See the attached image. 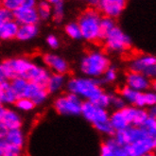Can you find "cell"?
<instances>
[{
  "instance_id": "obj_9",
  "label": "cell",
  "mask_w": 156,
  "mask_h": 156,
  "mask_svg": "<svg viewBox=\"0 0 156 156\" xmlns=\"http://www.w3.org/2000/svg\"><path fill=\"white\" fill-rule=\"evenodd\" d=\"M148 136L150 135L143 130L142 127L129 126L125 130L116 132L113 137L119 146L126 147L138 140L144 139Z\"/></svg>"
},
{
  "instance_id": "obj_24",
  "label": "cell",
  "mask_w": 156,
  "mask_h": 156,
  "mask_svg": "<svg viewBox=\"0 0 156 156\" xmlns=\"http://www.w3.org/2000/svg\"><path fill=\"white\" fill-rule=\"evenodd\" d=\"M36 3L37 0H0V5L12 12L19 8H35Z\"/></svg>"
},
{
  "instance_id": "obj_2",
  "label": "cell",
  "mask_w": 156,
  "mask_h": 156,
  "mask_svg": "<svg viewBox=\"0 0 156 156\" xmlns=\"http://www.w3.org/2000/svg\"><path fill=\"white\" fill-rule=\"evenodd\" d=\"M66 88L68 93L76 95L82 101H90L92 103H96L99 97L105 92L99 80L84 76L68 79Z\"/></svg>"
},
{
  "instance_id": "obj_44",
  "label": "cell",
  "mask_w": 156,
  "mask_h": 156,
  "mask_svg": "<svg viewBox=\"0 0 156 156\" xmlns=\"http://www.w3.org/2000/svg\"><path fill=\"white\" fill-rule=\"evenodd\" d=\"M47 1H48L51 5H55L60 2H63V0H47Z\"/></svg>"
},
{
  "instance_id": "obj_17",
  "label": "cell",
  "mask_w": 156,
  "mask_h": 156,
  "mask_svg": "<svg viewBox=\"0 0 156 156\" xmlns=\"http://www.w3.org/2000/svg\"><path fill=\"white\" fill-rule=\"evenodd\" d=\"M119 95L124 99L126 104L128 103L131 106L138 107V108H146V103H145V95L144 92H138L133 90L127 86H124L121 88Z\"/></svg>"
},
{
  "instance_id": "obj_26",
  "label": "cell",
  "mask_w": 156,
  "mask_h": 156,
  "mask_svg": "<svg viewBox=\"0 0 156 156\" xmlns=\"http://www.w3.org/2000/svg\"><path fill=\"white\" fill-rule=\"evenodd\" d=\"M40 20H48L52 16V5L47 0H37L35 6Z\"/></svg>"
},
{
  "instance_id": "obj_43",
  "label": "cell",
  "mask_w": 156,
  "mask_h": 156,
  "mask_svg": "<svg viewBox=\"0 0 156 156\" xmlns=\"http://www.w3.org/2000/svg\"><path fill=\"white\" fill-rule=\"evenodd\" d=\"M147 110H148V113H149V115L150 116L156 117V107L155 106L150 107V108H148Z\"/></svg>"
},
{
  "instance_id": "obj_8",
  "label": "cell",
  "mask_w": 156,
  "mask_h": 156,
  "mask_svg": "<svg viewBox=\"0 0 156 156\" xmlns=\"http://www.w3.org/2000/svg\"><path fill=\"white\" fill-rule=\"evenodd\" d=\"M130 71L145 75L151 80L156 77V58L151 54H141L133 57L129 63Z\"/></svg>"
},
{
  "instance_id": "obj_18",
  "label": "cell",
  "mask_w": 156,
  "mask_h": 156,
  "mask_svg": "<svg viewBox=\"0 0 156 156\" xmlns=\"http://www.w3.org/2000/svg\"><path fill=\"white\" fill-rule=\"evenodd\" d=\"M0 123H2L8 129V131L21 129L23 125V119L19 112L16 111L15 109H12L11 107H5Z\"/></svg>"
},
{
  "instance_id": "obj_36",
  "label": "cell",
  "mask_w": 156,
  "mask_h": 156,
  "mask_svg": "<svg viewBox=\"0 0 156 156\" xmlns=\"http://www.w3.org/2000/svg\"><path fill=\"white\" fill-rule=\"evenodd\" d=\"M126 102L121 98L119 94H111V102H110V107H113L115 111L116 110H122L126 106Z\"/></svg>"
},
{
  "instance_id": "obj_45",
  "label": "cell",
  "mask_w": 156,
  "mask_h": 156,
  "mask_svg": "<svg viewBox=\"0 0 156 156\" xmlns=\"http://www.w3.org/2000/svg\"><path fill=\"white\" fill-rule=\"evenodd\" d=\"M4 110H5V106H3L2 104H0V121H1V118L4 113Z\"/></svg>"
},
{
  "instance_id": "obj_30",
  "label": "cell",
  "mask_w": 156,
  "mask_h": 156,
  "mask_svg": "<svg viewBox=\"0 0 156 156\" xmlns=\"http://www.w3.org/2000/svg\"><path fill=\"white\" fill-rule=\"evenodd\" d=\"M116 26L115 21L113 18L103 16L100 21V40H103L105 36Z\"/></svg>"
},
{
  "instance_id": "obj_5",
  "label": "cell",
  "mask_w": 156,
  "mask_h": 156,
  "mask_svg": "<svg viewBox=\"0 0 156 156\" xmlns=\"http://www.w3.org/2000/svg\"><path fill=\"white\" fill-rule=\"evenodd\" d=\"M101 18V13L94 8L88 9L80 14L78 20V25L80 30L81 39L91 43L100 41Z\"/></svg>"
},
{
  "instance_id": "obj_38",
  "label": "cell",
  "mask_w": 156,
  "mask_h": 156,
  "mask_svg": "<svg viewBox=\"0 0 156 156\" xmlns=\"http://www.w3.org/2000/svg\"><path fill=\"white\" fill-rule=\"evenodd\" d=\"M12 19V12L6 10L5 8H3L0 5V27Z\"/></svg>"
},
{
  "instance_id": "obj_15",
  "label": "cell",
  "mask_w": 156,
  "mask_h": 156,
  "mask_svg": "<svg viewBox=\"0 0 156 156\" xmlns=\"http://www.w3.org/2000/svg\"><path fill=\"white\" fill-rule=\"evenodd\" d=\"M12 19L19 25H38L40 18L35 8H19L12 12Z\"/></svg>"
},
{
  "instance_id": "obj_4",
  "label": "cell",
  "mask_w": 156,
  "mask_h": 156,
  "mask_svg": "<svg viewBox=\"0 0 156 156\" xmlns=\"http://www.w3.org/2000/svg\"><path fill=\"white\" fill-rule=\"evenodd\" d=\"M111 66L107 54L101 50H91L81 58L80 71L84 77L99 80Z\"/></svg>"
},
{
  "instance_id": "obj_14",
  "label": "cell",
  "mask_w": 156,
  "mask_h": 156,
  "mask_svg": "<svg viewBox=\"0 0 156 156\" xmlns=\"http://www.w3.org/2000/svg\"><path fill=\"white\" fill-rule=\"evenodd\" d=\"M130 156H141L145 153L152 152L156 148V138L148 136L131 145L124 147Z\"/></svg>"
},
{
  "instance_id": "obj_1",
  "label": "cell",
  "mask_w": 156,
  "mask_h": 156,
  "mask_svg": "<svg viewBox=\"0 0 156 156\" xmlns=\"http://www.w3.org/2000/svg\"><path fill=\"white\" fill-rule=\"evenodd\" d=\"M8 80L22 78L29 82L45 86L51 73L43 66L27 57H14L2 62Z\"/></svg>"
},
{
  "instance_id": "obj_12",
  "label": "cell",
  "mask_w": 156,
  "mask_h": 156,
  "mask_svg": "<svg viewBox=\"0 0 156 156\" xmlns=\"http://www.w3.org/2000/svg\"><path fill=\"white\" fill-rule=\"evenodd\" d=\"M125 86L143 93L152 88L153 80L140 73L129 71L125 76Z\"/></svg>"
},
{
  "instance_id": "obj_10",
  "label": "cell",
  "mask_w": 156,
  "mask_h": 156,
  "mask_svg": "<svg viewBox=\"0 0 156 156\" xmlns=\"http://www.w3.org/2000/svg\"><path fill=\"white\" fill-rule=\"evenodd\" d=\"M42 61L45 68L55 74L66 75L70 69L68 62L58 54L45 53L42 58Z\"/></svg>"
},
{
  "instance_id": "obj_31",
  "label": "cell",
  "mask_w": 156,
  "mask_h": 156,
  "mask_svg": "<svg viewBox=\"0 0 156 156\" xmlns=\"http://www.w3.org/2000/svg\"><path fill=\"white\" fill-rule=\"evenodd\" d=\"M15 110L18 112H24L27 113L30 112L35 108L34 103L31 101L30 98H19L16 99V101L14 103Z\"/></svg>"
},
{
  "instance_id": "obj_19",
  "label": "cell",
  "mask_w": 156,
  "mask_h": 156,
  "mask_svg": "<svg viewBox=\"0 0 156 156\" xmlns=\"http://www.w3.org/2000/svg\"><path fill=\"white\" fill-rule=\"evenodd\" d=\"M66 81L67 79L66 75L51 73L47 84H45V88H47L48 94H57L63 88H66Z\"/></svg>"
},
{
  "instance_id": "obj_23",
  "label": "cell",
  "mask_w": 156,
  "mask_h": 156,
  "mask_svg": "<svg viewBox=\"0 0 156 156\" xmlns=\"http://www.w3.org/2000/svg\"><path fill=\"white\" fill-rule=\"evenodd\" d=\"M109 121L115 133L125 130L126 128L130 126L122 112V110H116V111H114L112 114H110Z\"/></svg>"
},
{
  "instance_id": "obj_39",
  "label": "cell",
  "mask_w": 156,
  "mask_h": 156,
  "mask_svg": "<svg viewBox=\"0 0 156 156\" xmlns=\"http://www.w3.org/2000/svg\"><path fill=\"white\" fill-rule=\"evenodd\" d=\"M47 44L52 49H57L60 47V41L58 37L54 34H49L47 37Z\"/></svg>"
},
{
  "instance_id": "obj_34",
  "label": "cell",
  "mask_w": 156,
  "mask_h": 156,
  "mask_svg": "<svg viewBox=\"0 0 156 156\" xmlns=\"http://www.w3.org/2000/svg\"><path fill=\"white\" fill-rule=\"evenodd\" d=\"M142 128L150 136L156 138V117L149 116V118L142 125Z\"/></svg>"
},
{
  "instance_id": "obj_42",
  "label": "cell",
  "mask_w": 156,
  "mask_h": 156,
  "mask_svg": "<svg viewBox=\"0 0 156 156\" xmlns=\"http://www.w3.org/2000/svg\"><path fill=\"white\" fill-rule=\"evenodd\" d=\"M7 133H8V129L2 123H0V140L5 139Z\"/></svg>"
},
{
  "instance_id": "obj_6",
  "label": "cell",
  "mask_w": 156,
  "mask_h": 156,
  "mask_svg": "<svg viewBox=\"0 0 156 156\" xmlns=\"http://www.w3.org/2000/svg\"><path fill=\"white\" fill-rule=\"evenodd\" d=\"M105 49L112 53H124L132 48L133 41L122 29L115 26L102 40Z\"/></svg>"
},
{
  "instance_id": "obj_3",
  "label": "cell",
  "mask_w": 156,
  "mask_h": 156,
  "mask_svg": "<svg viewBox=\"0 0 156 156\" xmlns=\"http://www.w3.org/2000/svg\"><path fill=\"white\" fill-rule=\"evenodd\" d=\"M80 115L98 133L109 137L114 136L115 133L113 127L110 124V114L107 111V109H103L90 101H83L81 106Z\"/></svg>"
},
{
  "instance_id": "obj_11",
  "label": "cell",
  "mask_w": 156,
  "mask_h": 156,
  "mask_svg": "<svg viewBox=\"0 0 156 156\" xmlns=\"http://www.w3.org/2000/svg\"><path fill=\"white\" fill-rule=\"evenodd\" d=\"M127 1L128 0H98V11L104 16L115 19L122 14L126 9Z\"/></svg>"
},
{
  "instance_id": "obj_41",
  "label": "cell",
  "mask_w": 156,
  "mask_h": 156,
  "mask_svg": "<svg viewBox=\"0 0 156 156\" xmlns=\"http://www.w3.org/2000/svg\"><path fill=\"white\" fill-rule=\"evenodd\" d=\"M6 80H9L7 73H6V70H5L3 63L0 62V83H2V82H4Z\"/></svg>"
},
{
  "instance_id": "obj_40",
  "label": "cell",
  "mask_w": 156,
  "mask_h": 156,
  "mask_svg": "<svg viewBox=\"0 0 156 156\" xmlns=\"http://www.w3.org/2000/svg\"><path fill=\"white\" fill-rule=\"evenodd\" d=\"M114 156H130L129 153L127 152V151L125 150L124 147L117 145L115 149V153Z\"/></svg>"
},
{
  "instance_id": "obj_21",
  "label": "cell",
  "mask_w": 156,
  "mask_h": 156,
  "mask_svg": "<svg viewBox=\"0 0 156 156\" xmlns=\"http://www.w3.org/2000/svg\"><path fill=\"white\" fill-rule=\"evenodd\" d=\"M39 34V27L38 25H21L19 26L16 39L21 42L31 41L37 37Z\"/></svg>"
},
{
  "instance_id": "obj_37",
  "label": "cell",
  "mask_w": 156,
  "mask_h": 156,
  "mask_svg": "<svg viewBox=\"0 0 156 156\" xmlns=\"http://www.w3.org/2000/svg\"><path fill=\"white\" fill-rule=\"evenodd\" d=\"M145 95V103H146V109L150 108L156 105V93L154 90H149L144 92Z\"/></svg>"
},
{
  "instance_id": "obj_25",
  "label": "cell",
  "mask_w": 156,
  "mask_h": 156,
  "mask_svg": "<svg viewBox=\"0 0 156 156\" xmlns=\"http://www.w3.org/2000/svg\"><path fill=\"white\" fill-rule=\"evenodd\" d=\"M5 140L12 146L18 147V148H22L26 142V136L22 129H14V130H9Z\"/></svg>"
},
{
  "instance_id": "obj_22",
  "label": "cell",
  "mask_w": 156,
  "mask_h": 156,
  "mask_svg": "<svg viewBox=\"0 0 156 156\" xmlns=\"http://www.w3.org/2000/svg\"><path fill=\"white\" fill-rule=\"evenodd\" d=\"M19 29L18 25L13 19L6 22L0 27V40L1 41H10L16 38V34Z\"/></svg>"
},
{
  "instance_id": "obj_46",
  "label": "cell",
  "mask_w": 156,
  "mask_h": 156,
  "mask_svg": "<svg viewBox=\"0 0 156 156\" xmlns=\"http://www.w3.org/2000/svg\"><path fill=\"white\" fill-rule=\"evenodd\" d=\"M141 156H156V155H155V153L152 151V152H148V153H145V154H143V155H141Z\"/></svg>"
},
{
  "instance_id": "obj_33",
  "label": "cell",
  "mask_w": 156,
  "mask_h": 156,
  "mask_svg": "<svg viewBox=\"0 0 156 156\" xmlns=\"http://www.w3.org/2000/svg\"><path fill=\"white\" fill-rule=\"evenodd\" d=\"M55 23L60 24L65 18V3L60 2L52 5V16Z\"/></svg>"
},
{
  "instance_id": "obj_20",
  "label": "cell",
  "mask_w": 156,
  "mask_h": 156,
  "mask_svg": "<svg viewBox=\"0 0 156 156\" xmlns=\"http://www.w3.org/2000/svg\"><path fill=\"white\" fill-rule=\"evenodd\" d=\"M16 99L17 98L11 86L10 80H6L0 83V104L5 107L13 105Z\"/></svg>"
},
{
  "instance_id": "obj_35",
  "label": "cell",
  "mask_w": 156,
  "mask_h": 156,
  "mask_svg": "<svg viewBox=\"0 0 156 156\" xmlns=\"http://www.w3.org/2000/svg\"><path fill=\"white\" fill-rule=\"evenodd\" d=\"M118 78V72L117 69L115 66H110L103 74V76L100 78L103 82H107V83H113Z\"/></svg>"
},
{
  "instance_id": "obj_28",
  "label": "cell",
  "mask_w": 156,
  "mask_h": 156,
  "mask_svg": "<svg viewBox=\"0 0 156 156\" xmlns=\"http://www.w3.org/2000/svg\"><path fill=\"white\" fill-rule=\"evenodd\" d=\"M10 83L17 98L25 97L26 90L27 88V85H29V81H27L22 78H13L10 80Z\"/></svg>"
},
{
  "instance_id": "obj_16",
  "label": "cell",
  "mask_w": 156,
  "mask_h": 156,
  "mask_svg": "<svg viewBox=\"0 0 156 156\" xmlns=\"http://www.w3.org/2000/svg\"><path fill=\"white\" fill-rule=\"evenodd\" d=\"M48 96L49 94L45 86L33 83V82H29L24 98H30L35 106H39L47 101Z\"/></svg>"
},
{
  "instance_id": "obj_27",
  "label": "cell",
  "mask_w": 156,
  "mask_h": 156,
  "mask_svg": "<svg viewBox=\"0 0 156 156\" xmlns=\"http://www.w3.org/2000/svg\"><path fill=\"white\" fill-rule=\"evenodd\" d=\"M0 156H23V149L9 144L5 139L0 140Z\"/></svg>"
},
{
  "instance_id": "obj_32",
  "label": "cell",
  "mask_w": 156,
  "mask_h": 156,
  "mask_svg": "<svg viewBox=\"0 0 156 156\" xmlns=\"http://www.w3.org/2000/svg\"><path fill=\"white\" fill-rule=\"evenodd\" d=\"M65 31L69 38L73 40H80L81 39V33L78 22H70L67 23L65 27Z\"/></svg>"
},
{
  "instance_id": "obj_13",
  "label": "cell",
  "mask_w": 156,
  "mask_h": 156,
  "mask_svg": "<svg viewBox=\"0 0 156 156\" xmlns=\"http://www.w3.org/2000/svg\"><path fill=\"white\" fill-rule=\"evenodd\" d=\"M122 112L129 125L134 127H142L150 116L146 108H138L131 105H126L122 109Z\"/></svg>"
},
{
  "instance_id": "obj_29",
  "label": "cell",
  "mask_w": 156,
  "mask_h": 156,
  "mask_svg": "<svg viewBox=\"0 0 156 156\" xmlns=\"http://www.w3.org/2000/svg\"><path fill=\"white\" fill-rule=\"evenodd\" d=\"M118 144L115 140V138L112 137H109L107 140H105L101 146H100V150H99V156H114L115 153V149Z\"/></svg>"
},
{
  "instance_id": "obj_7",
  "label": "cell",
  "mask_w": 156,
  "mask_h": 156,
  "mask_svg": "<svg viewBox=\"0 0 156 156\" xmlns=\"http://www.w3.org/2000/svg\"><path fill=\"white\" fill-rule=\"evenodd\" d=\"M82 102L83 101L79 97L67 92L55 99L54 109L61 115L76 116L80 115Z\"/></svg>"
}]
</instances>
